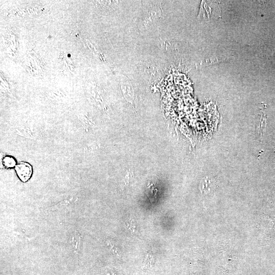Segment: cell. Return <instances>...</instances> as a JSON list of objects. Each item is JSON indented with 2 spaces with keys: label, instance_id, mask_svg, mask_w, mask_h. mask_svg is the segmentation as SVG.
<instances>
[{
  "label": "cell",
  "instance_id": "obj_2",
  "mask_svg": "<svg viewBox=\"0 0 275 275\" xmlns=\"http://www.w3.org/2000/svg\"><path fill=\"white\" fill-rule=\"evenodd\" d=\"M4 163L7 167H13L15 164V161L13 158L7 156L4 159Z\"/></svg>",
  "mask_w": 275,
  "mask_h": 275
},
{
  "label": "cell",
  "instance_id": "obj_1",
  "mask_svg": "<svg viewBox=\"0 0 275 275\" xmlns=\"http://www.w3.org/2000/svg\"><path fill=\"white\" fill-rule=\"evenodd\" d=\"M16 172L18 176L21 181H28L32 175V167L30 164L26 162H20L15 167Z\"/></svg>",
  "mask_w": 275,
  "mask_h": 275
}]
</instances>
